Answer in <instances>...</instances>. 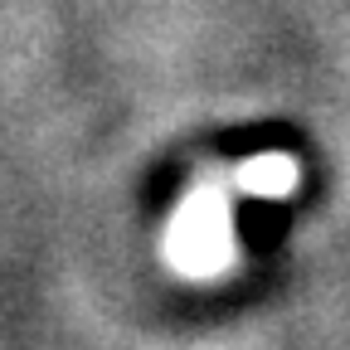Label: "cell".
<instances>
[{"instance_id": "cell-2", "label": "cell", "mask_w": 350, "mask_h": 350, "mask_svg": "<svg viewBox=\"0 0 350 350\" xmlns=\"http://www.w3.org/2000/svg\"><path fill=\"white\" fill-rule=\"evenodd\" d=\"M234 180H239V190H248L258 200H282L292 190V180H297V165L287 156H278V151H262V156H253V161L239 165Z\"/></svg>"}, {"instance_id": "cell-1", "label": "cell", "mask_w": 350, "mask_h": 350, "mask_svg": "<svg viewBox=\"0 0 350 350\" xmlns=\"http://www.w3.org/2000/svg\"><path fill=\"white\" fill-rule=\"evenodd\" d=\"M165 253L185 278H214L234 258V219H229V190L209 180L200 185L170 219Z\"/></svg>"}]
</instances>
